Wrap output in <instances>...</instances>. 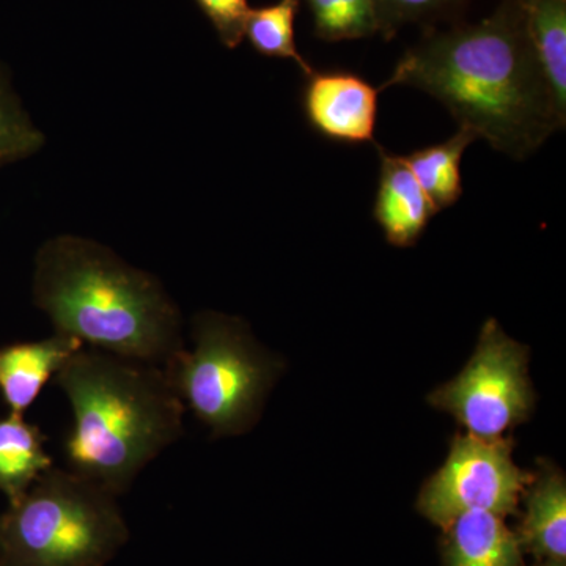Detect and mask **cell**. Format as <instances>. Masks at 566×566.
<instances>
[{
	"instance_id": "cell-7",
	"label": "cell",
	"mask_w": 566,
	"mask_h": 566,
	"mask_svg": "<svg viewBox=\"0 0 566 566\" xmlns=\"http://www.w3.org/2000/svg\"><path fill=\"white\" fill-rule=\"evenodd\" d=\"M527 483L531 476L513 461L509 442L457 436L446 464L424 483L417 506L431 523L444 528L465 513L504 516L515 512Z\"/></svg>"
},
{
	"instance_id": "cell-11",
	"label": "cell",
	"mask_w": 566,
	"mask_h": 566,
	"mask_svg": "<svg viewBox=\"0 0 566 566\" xmlns=\"http://www.w3.org/2000/svg\"><path fill=\"white\" fill-rule=\"evenodd\" d=\"M446 528V566H521L520 538L502 516L465 513Z\"/></svg>"
},
{
	"instance_id": "cell-19",
	"label": "cell",
	"mask_w": 566,
	"mask_h": 566,
	"mask_svg": "<svg viewBox=\"0 0 566 566\" xmlns=\"http://www.w3.org/2000/svg\"><path fill=\"white\" fill-rule=\"evenodd\" d=\"M465 0H374L379 29L392 36L408 22L433 20L458 9Z\"/></svg>"
},
{
	"instance_id": "cell-15",
	"label": "cell",
	"mask_w": 566,
	"mask_h": 566,
	"mask_svg": "<svg viewBox=\"0 0 566 566\" xmlns=\"http://www.w3.org/2000/svg\"><path fill=\"white\" fill-rule=\"evenodd\" d=\"M476 140L474 133L458 128L450 139L401 156L415 175L436 214L452 207L463 196L461 161L469 145Z\"/></svg>"
},
{
	"instance_id": "cell-1",
	"label": "cell",
	"mask_w": 566,
	"mask_h": 566,
	"mask_svg": "<svg viewBox=\"0 0 566 566\" xmlns=\"http://www.w3.org/2000/svg\"><path fill=\"white\" fill-rule=\"evenodd\" d=\"M394 85L433 96L458 128L515 159L527 158L565 128L513 0H502L475 24L424 36L406 51L381 87Z\"/></svg>"
},
{
	"instance_id": "cell-20",
	"label": "cell",
	"mask_w": 566,
	"mask_h": 566,
	"mask_svg": "<svg viewBox=\"0 0 566 566\" xmlns=\"http://www.w3.org/2000/svg\"><path fill=\"white\" fill-rule=\"evenodd\" d=\"M208 20L214 25L219 39L233 50L244 39L251 7L248 0H196Z\"/></svg>"
},
{
	"instance_id": "cell-9",
	"label": "cell",
	"mask_w": 566,
	"mask_h": 566,
	"mask_svg": "<svg viewBox=\"0 0 566 566\" xmlns=\"http://www.w3.org/2000/svg\"><path fill=\"white\" fill-rule=\"evenodd\" d=\"M80 340L54 334L0 348V395L13 415H24L77 349Z\"/></svg>"
},
{
	"instance_id": "cell-2",
	"label": "cell",
	"mask_w": 566,
	"mask_h": 566,
	"mask_svg": "<svg viewBox=\"0 0 566 566\" xmlns=\"http://www.w3.org/2000/svg\"><path fill=\"white\" fill-rule=\"evenodd\" d=\"M33 303L55 334L163 365L185 348L181 312L163 283L81 237L52 238L35 259Z\"/></svg>"
},
{
	"instance_id": "cell-16",
	"label": "cell",
	"mask_w": 566,
	"mask_h": 566,
	"mask_svg": "<svg viewBox=\"0 0 566 566\" xmlns=\"http://www.w3.org/2000/svg\"><path fill=\"white\" fill-rule=\"evenodd\" d=\"M301 0H279L273 6L251 11L244 36L253 50L268 57L289 59L297 63L305 76L311 74V63L305 61L294 43V20L300 11Z\"/></svg>"
},
{
	"instance_id": "cell-17",
	"label": "cell",
	"mask_w": 566,
	"mask_h": 566,
	"mask_svg": "<svg viewBox=\"0 0 566 566\" xmlns=\"http://www.w3.org/2000/svg\"><path fill=\"white\" fill-rule=\"evenodd\" d=\"M307 3L318 39L357 40L381 31L374 0H307Z\"/></svg>"
},
{
	"instance_id": "cell-14",
	"label": "cell",
	"mask_w": 566,
	"mask_h": 566,
	"mask_svg": "<svg viewBox=\"0 0 566 566\" xmlns=\"http://www.w3.org/2000/svg\"><path fill=\"white\" fill-rule=\"evenodd\" d=\"M521 543L539 557L554 562L566 556V485L564 475L545 465L527 495Z\"/></svg>"
},
{
	"instance_id": "cell-10",
	"label": "cell",
	"mask_w": 566,
	"mask_h": 566,
	"mask_svg": "<svg viewBox=\"0 0 566 566\" xmlns=\"http://www.w3.org/2000/svg\"><path fill=\"white\" fill-rule=\"evenodd\" d=\"M376 147L379 180L374 218L390 244L409 248L422 237L436 211L401 155H392L379 145Z\"/></svg>"
},
{
	"instance_id": "cell-4",
	"label": "cell",
	"mask_w": 566,
	"mask_h": 566,
	"mask_svg": "<svg viewBox=\"0 0 566 566\" xmlns=\"http://www.w3.org/2000/svg\"><path fill=\"white\" fill-rule=\"evenodd\" d=\"M128 539L117 495L52 465L0 515V566H106Z\"/></svg>"
},
{
	"instance_id": "cell-13",
	"label": "cell",
	"mask_w": 566,
	"mask_h": 566,
	"mask_svg": "<svg viewBox=\"0 0 566 566\" xmlns=\"http://www.w3.org/2000/svg\"><path fill=\"white\" fill-rule=\"evenodd\" d=\"M48 438L24 415L0 419V491L9 504L20 501L54 461L46 450Z\"/></svg>"
},
{
	"instance_id": "cell-12",
	"label": "cell",
	"mask_w": 566,
	"mask_h": 566,
	"mask_svg": "<svg viewBox=\"0 0 566 566\" xmlns=\"http://www.w3.org/2000/svg\"><path fill=\"white\" fill-rule=\"evenodd\" d=\"M562 117L566 118V0H513Z\"/></svg>"
},
{
	"instance_id": "cell-21",
	"label": "cell",
	"mask_w": 566,
	"mask_h": 566,
	"mask_svg": "<svg viewBox=\"0 0 566 566\" xmlns=\"http://www.w3.org/2000/svg\"><path fill=\"white\" fill-rule=\"evenodd\" d=\"M546 566H564V565H560V562H554V564L546 565Z\"/></svg>"
},
{
	"instance_id": "cell-18",
	"label": "cell",
	"mask_w": 566,
	"mask_h": 566,
	"mask_svg": "<svg viewBox=\"0 0 566 566\" xmlns=\"http://www.w3.org/2000/svg\"><path fill=\"white\" fill-rule=\"evenodd\" d=\"M43 144V133L22 109L9 76L0 66V169L29 158Z\"/></svg>"
},
{
	"instance_id": "cell-8",
	"label": "cell",
	"mask_w": 566,
	"mask_h": 566,
	"mask_svg": "<svg viewBox=\"0 0 566 566\" xmlns=\"http://www.w3.org/2000/svg\"><path fill=\"white\" fill-rule=\"evenodd\" d=\"M375 87L348 70L312 71L305 76L303 111L311 128L338 144H375L378 98Z\"/></svg>"
},
{
	"instance_id": "cell-5",
	"label": "cell",
	"mask_w": 566,
	"mask_h": 566,
	"mask_svg": "<svg viewBox=\"0 0 566 566\" xmlns=\"http://www.w3.org/2000/svg\"><path fill=\"white\" fill-rule=\"evenodd\" d=\"M192 349L163 365L186 411L214 438L248 431L262 412L281 363L263 352L241 319L200 312L192 319Z\"/></svg>"
},
{
	"instance_id": "cell-6",
	"label": "cell",
	"mask_w": 566,
	"mask_h": 566,
	"mask_svg": "<svg viewBox=\"0 0 566 566\" xmlns=\"http://www.w3.org/2000/svg\"><path fill=\"white\" fill-rule=\"evenodd\" d=\"M527 349L490 319L475 354L453 381L428 397L434 408L450 412L476 438L497 439L526 420L534 408L527 376Z\"/></svg>"
},
{
	"instance_id": "cell-3",
	"label": "cell",
	"mask_w": 566,
	"mask_h": 566,
	"mask_svg": "<svg viewBox=\"0 0 566 566\" xmlns=\"http://www.w3.org/2000/svg\"><path fill=\"white\" fill-rule=\"evenodd\" d=\"M54 379L73 412L66 469L117 497L180 441L186 409L161 365L82 346Z\"/></svg>"
}]
</instances>
